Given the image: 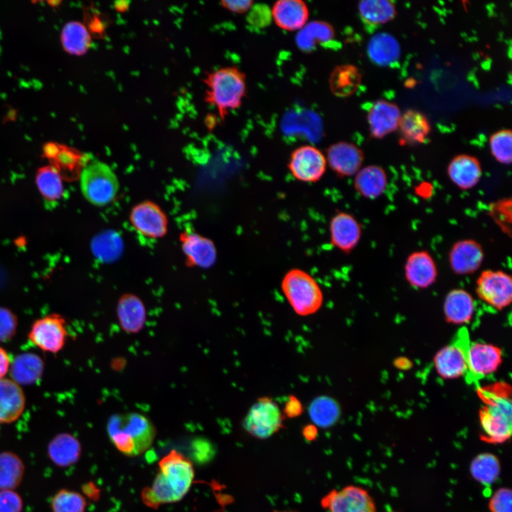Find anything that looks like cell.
Wrapping results in <instances>:
<instances>
[{
  "label": "cell",
  "instance_id": "1",
  "mask_svg": "<svg viewBox=\"0 0 512 512\" xmlns=\"http://www.w3.org/2000/svg\"><path fill=\"white\" fill-rule=\"evenodd\" d=\"M194 478L192 462L180 452L172 450L159 463V471L151 488L142 492L144 502L150 507L181 500Z\"/></svg>",
  "mask_w": 512,
  "mask_h": 512
},
{
  "label": "cell",
  "instance_id": "2",
  "mask_svg": "<svg viewBox=\"0 0 512 512\" xmlns=\"http://www.w3.org/2000/svg\"><path fill=\"white\" fill-rule=\"evenodd\" d=\"M510 393V387L504 383L478 389V394L484 402L479 413L482 441L501 444L511 438L512 407Z\"/></svg>",
  "mask_w": 512,
  "mask_h": 512
},
{
  "label": "cell",
  "instance_id": "3",
  "mask_svg": "<svg viewBox=\"0 0 512 512\" xmlns=\"http://www.w3.org/2000/svg\"><path fill=\"white\" fill-rule=\"evenodd\" d=\"M203 80L206 85L205 101L217 109L222 120L241 106L247 85L245 74L238 68H220L208 73Z\"/></svg>",
  "mask_w": 512,
  "mask_h": 512
},
{
  "label": "cell",
  "instance_id": "4",
  "mask_svg": "<svg viewBox=\"0 0 512 512\" xmlns=\"http://www.w3.org/2000/svg\"><path fill=\"white\" fill-rule=\"evenodd\" d=\"M108 435L115 447L127 456H137L154 442L156 430L144 415L128 412L112 415L107 423Z\"/></svg>",
  "mask_w": 512,
  "mask_h": 512
},
{
  "label": "cell",
  "instance_id": "5",
  "mask_svg": "<svg viewBox=\"0 0 512 512\" xmlns=\"http://www.w3.org/2000/svg\"><path fill=\"white\" fill-rule=\"evenodd\" d=\"M281 288L293 310L300 316L316 313L323 304L324 296L319 284L302 269L288 270L282 279Z\"/></svg>",
  "mask_w": 512,
  "mask_h": 512
},
{
  "label": "cell",
  "instance_id": "6",
  "mask_svg": "<svg viewBox=\"0 0 512 512\" xmlns=\"http://www.w3.org/2000/svg\"><path fill=\"white\" fill-rule=\"evenodd\" d=\"M80 189L85 199L96 206H105L117 196L119 184L117 175L107 164L95 160L80 171Z\"/></svg>",
  "mask_w": 512,
  "mask_h": 512
},
{
  "label": "cell",
  "instance_id": "7",
  "mask_svg": "<svg viewBox=\"0 0 512 512\" xmlns=\"http://www.w3.org/2000/svg\"><path fill=\"white\" fill-rule=\"evenodd\" d=\"M283 421L284 416L277 404L270 398H262L251 406L243 426L252 436L266 439L284 427Z\"/></svg>",
  "mask_w": 512,
  "mask_h": 512
},
{
  "label": "cell",
  "instance_id": "8",
  "mask_svg": "<svg viewBox=\"0 0 512 512\" xmlns=\"http://www.w3.org/2000/svg\"><path fill=\"white\" fill-rule=\"evenodd\" d=\"M476 292L491 307L501 310L511 302L512 278L503 270H486L476 281Z\"/></svg>",
  "mask_w": 512,
  "mask_h": 512
},
{
  "label": "cell",
  "instance_id": "9",
  "mask_svg": "<svg viewBox=\"0 0 512 512\" xmlns=\"http://www.w3.org/2000/svg\"><path fill=\"white\" fill-rule=\"evenodd\" d=\"M321 505L328 512H377L368 491L355 485L331 490L321 498Z\"/></svg>",
  "mask_w": 512,
  "mask_h": 512
},
{
  "label": "cell",
  "instance_id": "10",
  "mask_svg": "<svg viewBox=\"0 0 512 512\" xmlns=\"http://www.w3.org/2000/svg\"><path fill=\"white\" fill-rule=\"evenodd\" d=\"M326 166L325 155L312 145H302L294 149L287 164L292 176L304 183L319 181L324 176Z\"/></svg>",
  "mask_w": 512,
  "mask_h": 512
},
{
  "label": "cell",
  "instance_id": "11",
  "mask_svg": "<svg viewBox=\"0 0 512 512\" xmlns=\"http://www.w3.org/2000/svg\"><path fill=\"white\" fill-rule=\"evenodd\" d=\"M67 335L65 319L60 314H51L36 320L28 336L38 348L55 353L63 348Z\"/></svg>",
  "mask_w": 512,
  "mask_h": 512
},
{
  "label": "cell",
  "instance_id": "12",
  "mask_svg": "<svg viewBox=\"0 0 512 512\" xmlns=\"http://www.w3.org/2000/svg\"><path fill=\"white\" fill-rule=\"evenodd\" d=\"M469 343L467 331L462 330L452 343L437 352L434 358V364L441 377L454 379L466 375V353Z\"/></svg>",
  "mask_w": 512,
  "mask_h": 512
},
{
  "label": "cell",
  "instance_id": "13",
  "mask_svg": "<svg viewBox=\"0 0 512 512\" xmlns=\"http://www.w3.org/2000/svg\"><path fill=\"white\" fill-rule=\"evenodd\" d=\"M502 361L501 350L492 344L476 342L469 343L467 353L468 381H478L494 373Z\"/></svg>",
  "mask_w": 512,
  "mask_h": 512
},
{
  "label": "cell",
  "instance_id": "14",
  "mask_svg": "<svg viewBox=\"0 0 512 512\" xmlns=\"http://www.w3.org/2000/svg\"><path fill=\"white\" fill-rule=\"evenodd\" d=\"M130 222L140 235L156 239L167 232L168 220L166 214L156 203L144 201L136 205L131 210Z\"/></svg>",
  "mask_w": 512,
  "mask_h": 512
},
{
  "label": "cell",
  "instance_id": "15",
  "mask_svg": "<svg viewBox=\"0 0 512 512\" xmlns=\"http://www.w3.org/2000/svg\"><path fill=\"white\" fill-rule=\"evenodd\" d=\"M326 163L340 178L351 177L362 168L364 154L357 145L349 142H338L329 146Z\"/></svg>",
  "mask_w": 512,
  "mask_h": 512
},
{
  "label": "cell",
  "instance_id": "16",
  "mask_svg": "<svg viewBox=\"0 0 512 512\" xmlns=\"http://www.w3.org/2000/svg\"><path fill=\"white\" fill-rule=\"evenodd\" d=\"M329 229L331 245L345 254H349L356 247L362 235L359 221L344 211H337L331 217Z\"/></svg>",
  "mask_w": 512,
  "mask_h": 512
},
{
  "label": "cell",
  "instance_id": "17",
  "mask_svg": "<svg viewBox=\"0 0 512 512\" xmlns=\"http://www.w3.org/2000/svg\"><path fill=\"white\" fill-rule=\"evenodd\" d=\"M481 245L474 239H462L455 242L448 254L451 270L456 274L468 275L476 272L484 260Z\"/></svg>",
  "mask_w": 512,
  "mask_h": 512
},
{
  "label": "cell",
  "instance_id": "18",
  "mask_svg": "<svg viewBox=\"0 0 512 512\" xmlns=\"http://www.w3.org/2000/svg\"><path fill=\"white\" fill-rule=\"evenodd\" d=\"M404 274L410 286L416 289H426L436 282L437 266L427 250H416L407 256L404 265Z\"/></svg>",
  "mask_w": 512,
  "mask_h": 512
},
{
  "label": "cell",
  "instance_id": "19",
  "mask_svg": "<svg viewBox=\"0 0 512 512\" xmlns=\"http://www.w3.org/2000/svg\"><path fill=\"white\" fill-rule=\"evenodd\" d=\"M180 240L182 250L188 264L201 268H209L215 263L217 250L210 239L188 231L181 234Z\"/></svg>",
  "mask_w": 512,
  "mask_h": 512
},
{
  "label": "cell",
  "instance_id": "20",
  "mask_svg": "<svg viewBox=\"0 0 512 512\" xmlns=\"http://www.w3.org/2000/svg\"><path fill=\"white\" fill-rule=\"evenodd\" d=\"M447 173L454 185L462 191H467L475 187L480 181L482 168L476 157L461 154L449 161Z\"/></svg>",
  "mask_w": 512,
  "mask_h": 512
},
{
  "label": "cell",
  "instance_id": "21",
  "mask_svg": "<svg viewBox=\"0 0 512 512\" xmlns=\"http://www.w3.org/2000/svg\"><path fill=\"white\" fill-rule=\"evenodd\" d=\"M400 117V110L395 104L383 100H377L367 116L370 136L382 139L395 131Z\"/></svg>",
  "mask_w": 512,
  "mask_h": 512
},
{
  "label": "cell",
  "instance_id": "22",
  "mask_svg": "<svg viewBox=\"0 0 512 512\" xmlns=\"http://www.w3.org/2000/svg\"><path fill=\"white\" fill-rule=\"evenodd\" d=\"M271 14L278 27L293 31L302 29L306 24L309 9L300 0H280L273 5Z\"/></svg>",
  "mask_w": 512,
  "mask_h": 512
},
{
  "label": "cell",
  "instance_id": "23",
  "mask_svg": "<svg viewBox=\"0 0 512 512\" xmlns=\"http://www.w3.org/2000/svg\"><path fill=\"white\" fill-rule=\"evenodd\" d=\"M385 170L378 165L362 167L354 176L353 188L356 193L366 199H376L385 191L388 186Z\"/></svg>",
  "mask_w": 512,
  "mask_h": 512
},
{
  "label": "cell",
  "instance_id": "24",
  "mask_svg": "<svg viewBox=\"0 0 512 512\" xmlns=\"http://www.w3.org/2000/svg\"><path fill=\"white\" fill-rule=\"evenodd\" d=\"M26 405L24 393L13 380L0 379V423H11L23 413Z\"/></svg>",
  "mask_w": 512,
  "mask_h": 512
},
{
  "label": "cell",
  "instance_id": "25",
  "mask_svg": "<svg viewBox=\"0 0 512 512\" xmlns=\"http://www.w3.org/2000/svg\"><path fill=\"white\" fill-rule=\"evenodd\" d=\"M81 451L79 440L66 432L55 435L47 447L50 461L59 467H68L75 464L80 459Z\"/></svg>",
  "mask_w": 512,
  "mask_h": 512
},
{
  "label": "cell",
  "instance_id": "26",
  "mask_svg": "<svg viewBox=\"0 0 512 512\" xmlns=\"http://www.w3.org/2000/svg\"><path fill=\"white\" fill-rule=\"evenodd\" d=\"M400 143L415 145L424 142L431 131L427 117L422 112L408 110L401 114L399 124Z\"/></svg>",
  "mask_w": 512,
  "mask_h": 512
},
{
  "label": "cell",
  "instance_id": "27",
  "mask_svg": "<svg viewBox=\"0 0 512 512\" xmlns=\"http://www.w3.org/2000/svg\"><path fill=\"white\" fill-rule=\"evenodd\" d=\"M474 309V299L467 291L454 289L446 295L444 313L448 322L453 324H466L471 319Z\"/></svg>",
  "mask_w": 512,
  "mask_h": 512
},
{
  "label": "cell",
  "instance_id": "28",
  "mask_svg": "<svg viewBox=\"0 0 512 512\" xmlns=\"http://www.w3.org/2000/svg\"><path fill=\"white\" fill-rule=\"evenodd\" d=\"M367 51L370 59L380 66H387L396 62L401 53L398 40L385 32L376 33L370 39Z\"/></svg>",
  "mask_w": 512,
  "mask_h": 512
},
{
  "label": "cell",
  "instance_id": "29",
  "mask_svg": "<svg viewBox=\"0 0 512 512\" xmlns=\"http://www.w3.org/2000/svg\"><path fill=\"white\" fill-rule=\"evenodd\" d=\"M119 325L127 332L140 331L146 319V311L141 299L133 294L122 296L117 304Z\"/></svg>",
  "mask_w": 512,
  "mask_h": 512
},
{
  "label": "cell",
  "instance_id": "30",
  "mask_svg": "<svg viewBox=\"0 0 512 512\" xmlns=\"http://www.w3.org/2000/svg\"><path fill=\"white\" fill-rule=\"evenodd\" d=\"M359 69L351 64L336 66L330 74L331 92L338 97H348L354 94L361 83Z\"/></svg>",
  "mask_w": 512,
  "mask_h": 512
},
{
  "label": "cell",
  "instance_id": "31",
  "mask_svg": "<svg viewBox=\"0 0 512 512\" xmlns=\"http://www.w3.org/2000/svg\"><path fill=\"white\" fill-rule=\"evenodd\" d=\"M44 364L38 355L23 353L14 360L11 366L12 380L18 385H31L41 377Z\"/></svg>",
  "mask_w": 512,
  "mask_h": 512
},
{
  "label": "cell",
  "instance_id": "32",
  "mask_svg": "<svg viewBox=\"0 0 512 512\" xmlns=\"http://www.w3.org/2000/svg\"><path fill=\"white\" fill-rule=\"evenodd\" d=\"M501 463L498 457L490 452H483L471 461L469 472L479 484L489 486L497 481L501 474Z\"/></svg>",
  "mask_w": 512,
  "mask_h": 512
},
{
  "label": "cell",
  "instance_id": "33",
  "mask_svg": "<svg viewBox=\"0 0 512 512\" xmlns=\"http://www.w3.org/2000/svg\"><path fill=\"white\" fill-rule=\"evenodd\" d=\"M334 34V28L329 23L312 21L299 30L296 37V43L302 51L310 52L316 44L331 40Z\"/></svg>",
  "mask_w": 512,
  "mask_h": 512
},
{
  "label": "cell",
  "instance_id": "34",
  "mask_svg": "<svg viewBox=\"0 0 512 512\" xmlns=\"http://www.w3.org/2000/svg\"><path fill=\"white\" fill-rule=\"evenodd\" d=\"M61 40L64 50L75 55L85 54L92 43L88 29L85 25L78 21H71L65 25Z\"/></svg>",
  "mask_w": 512,
  "mask_h": 512
},
{
  "label": "cell",
  "instance_id": "35",
  "mask_svg": "<svg viewBox=\"0 0 512 512\" xmlns=\"http://www.w3.org/2000/svg\"><path fill=\"white\" fill-rule=\"evenodd\" d=\"M24 464L21 459L9 451L0 452V490H14L22 481Z\"/></svg>",
  "mask_w": 512,
  "mask_h": 512
},
{
  "label": "cell",
  "instance_id": "36",
  "mask_svg": "<svg viewBox=\"0 0 512 512\" xmlns=\"http://www.w3.org/2000/svg\"><path fill=\"white\" fill-rule=\"evenodd\" d=\"M359 14L370 25H380L393 20L397 14L395 4L388 0H364L358 3Z\"/></svg>",
  "mask_w": 512,
  "mask_h": 512
},
{
  "label": "cell",
  "instance_id": "37",
  "mask_svg": "<svg viewBox=\"0 0 512 512\" xmlns=\"http://www.w3.org/2000/svg\"><path fill=\"white\" fill-rule=\"evenodd\" d=\"M309 415L316 425L326 428L333 426L338 420L341 409L334 399L321 396L311 402Z\"/></svg>",
  "mask_w": 512,
  "mask_h": 512
},
{
  "label": "cell",
  "instance_id": "38",
  "mask_svg": "<svg viewBox=\"0 0 512 512\" xmlns=\"http://www.w3.org/2000/svg\"><path fill=\"white\" fill-rule=\"evenodd\" d=\"M36 183L41 195L48 201H56L63 193L60 173L53 166L41 168L36 177Z\"/></svg>",
  "mask_w": 512,
  "mask_h": 512
},
{
  "label": "cell",
  "instance_id": "39",
  "mask_svg": "<svg viewBox=\"0 0 512 512\" xmlns=\"http://www.w3.org/2000/svg\"><path fill=\"white\" fill-rule=\"evenodd\" d=\"M94 255L102 262L117 260L122 252V242L119 235L105 232L93 238L91 243Z\"/></svg>",
  "mask_w": 512,
  "mask_h": 512
},
{
  "label": "cell",
  "instance_id": "40",
  "mask_svg": "<svg viewBox=\"0 0 512 512\" xmlns=\"http://www.w3.org/2000/svg\"><path fill=\"white\" fill-rule=\"evenodd\" d=\"M86 500L80 493L69 490H59L51 499L53 512H85Z\"/></svg>",
  "mask_w": 512,
  "mask_h": 512
},
{
  "label": "cell",
  "instance_id": "41",
  "mask_svg": "<svg viewBox=\"0 0 512 512\" xmlns=\"http://www.w3.org/2000/svg\"><path fill=\"white\" fill-rule=\"evenodd\" d=\"M490 151L500 164L509 165L512 160V133L510 129H501L494 133L489 139Z\"/></svg>",
  "mask_w": 512,
  "mask_h": 512
},
{
  "label": "cell",
  "instance_id": "42",
  "mask_svg": "<svg viewBox=\"0 0 512 512\" xmlns=\"http://www.w3.org/2000/svg\"><path fill=\"white\" fill-rule=\"evenodd\" d=\"M512 200L511 198H500L489 206V215L503 233H511Z\"/></svg>",
  "mask_w": 512,
  "mask_h": 512
},
{
  "label": "cell",
  "instance_id": "43",
  "mask_svg": "<svg viewBox=\"0 0 512 512\" xmlns=\"http://www.w3.org/2000/svg\"><path fill=\"white\" fill-rule=\"evenodd\" d=\"M58 171L60 169L69 170L80 167L83 161V156L74 148L65 145H59V149L55 158L52 160Z\"/></svg>",
  "mask_w": 512,
  "mask_h": 512
},
{
  "label": "cell",
  "instance_id": "44",
  "mask_svg": "<svg viewBox=\"0 0 512 512\" xmlns=\"http://www.w3.org/2000/svg\"><path fill=\"white\" fill-rule=\"evenodd\" d=\"M512 492L511 489L501 487L490 497L489 509L490 512H512Z\"/></svg>",
  "mask_w": 512,
  "mask_h": 512
},
{
  "label": "cell",
  "instance_id": "45",
  "mask_svg": "<svg viewBox=\"0 0 512 512\" xmlns=\"http://www.w3.org/2000/svg\"><path fill=\"white\" fill-rule=\"evenodd\" d=\"M17 318L9 309L0 307V342L10 340L16 334Z\"/></svg>",
  "mask_w": 512,
  "mask_h": 512
},
{
  "label": "cell",
  "instance_id": "46",
  "mask_svg": "<svg viewBox=\"0 0 512 512\" xmlns=\"http://www.w3.org/2000/svg\"><path fill=\"white\" fill-rule=\"evenodd\" d=\"M21 496L15 491L0 490V512H22Z\"/></svg>",
  "mask_w": 512,
  "mask_h": 512
},
{
  "label": "cell",
  "instance_id": "47",
  "mask_svg": "<svg viewBox=\"0 0 512 512\" xmlns=\"http://www.w3.org/2000/svg\"><path fill=\"white\" fill-rule=\"evenodd\" d=\"M271 11L266 5L257 4L250 9L247 20L250 24L256 27H265L271 21Z\"/></svg>",
  "mask_w": 512,
  "mask_h": 512
},
{
  "label": "cell",
  "instance_id": "48",
  "mask_svg": "<svg viewBox=\"0 0 512 512\" xmlns=\"http://www.w3.org/2000/svg\"><path fill=\"white\" fill-rule=\"evenodd\" d=\"M252 1H222L220 4L227 10L235 13L243 14L249 11L253 6Z\"/></svg>",
  "mask_w": 512,
  "mask_h": 512
},
{
  "label": "cell",
  "instance_id": "49",
  "mask_svg": "<svg viewBox=\"0 0 512 512\" xmlns=\"http://www.w3.org/2000/svg\"><path fill=\"white\" fill-rule=\"evenodd\" d=\"M303 411L302 405L295 397L291 396L285 404L284 413L288 417L299 416Z\"/></svg>",
  "mask_w": 512,
  "mask_h": 512
},
{
  "label": "cell",
  "instance_id": "50",
  "mask_svg": "<svg viewBox=\"0 0 512 512\" xmlns=\"http://www.w3.org/2000/svg\"><path fill=\"white\" fill-rule=\"evenodd\" d=\"M194 449L196 454H199V459L210 458L212 456L213 448L208 442L205 439H198L193 443Z\"/></svg>",
  "mask_w": 512,
  "mask_h": 512
},
{
  "label": "cell",
  "instance_id": "51",
  "mask_svg": "<svg viewBox=\"0 0 512 512\" xmlns=\"http://www.w3.org/2000/svg\"><path fill=\"white\" fill-rule=\"evenodd\" d=\"M433 185L428 181L420 182L415 187V193L423 199H428L433 194Z\"/></svg>",
  "mask_w": 512,
  "mask_h": 512
},
{
  "label": "cell",
  "instance_id": "52",
  "mask_svg": "<svg viewBox=\"0 0 512 512\" xmlns=\"http://www.w3.org/2000/svg\"><path fill=\"white\" fill-rule=\"evenodd\" d=\"M10 366V359L6 351L0 347V379L4 378Z\"/></svg>",
  "mask_w": 512,
  "mask_h": 512
},
{
  "label": "cell",
  "instance_id": "53",
  "mask_svg": "<svg viewBox=\"0 0 512 512\" xmlns=\"http://www.w3.org/2000/svg\"><path fill=\"white\" fill-rule=\"evenodd\" d=\"M90 30L95 33L102 35L105 32V24L97 16H94L91 21Z\"/></svg>",
  "mask_w": 512,
  "mask_h": 512
},
{
  "label": "cell",
  "instance_id": "54",
  "mask_svg": "<svg viewBox=\"0 0 512 512\" xmlns=\"http://www.w3.org/2000/svg\"><path fill=\"white\" fill-rule=\"evenodd\" d=\"M302 434L307 441L311 442L317 437V428L314 425H306L302 430Z\"/></svg>",
  "mask_w": 512,
  "mask_h": 512
},
{
  "label": "cell",
  "instance_id": "55",
  "mask_svg": "<svg viewBox=\"0 0 512 512\" xmlns=\"http://www.w3.org/2000/svg\"><path fill=\"white\" fill-rule=\"evenodd\" d=\"M129 1H117L114 2V9L120 13L125 12L129 7Z\"/></svg>",
  "mask_w": 512,
  "mask_h": 512
},
{
  "label": "cell",
  "instance_id": "56",
  "mask_svg": "<svg viewBox=\"0 0 512 512\" xmlns=\"http://www.w3.org/2000/svg\"><path fill=\"white\" fill-rule=\"evenodd\" d=\"M274 512H298L294 511H275Z\"/></svg>",
  "mask_w": 512,
  "mask_h": 512
},
{
  "label": "cell",
  "instance_id": "57",
  "mask_svg": "<svg viewBox=\"0 0 512 512\" xmlns=\"http://www.w3.org/2000/svg\"><path fill=\"white\" fill-rule=\"evenodd\" d=\"M388 512H398V511H388Z\"/></svg>",
  "mask_w": 512,
  "mask_h": 512
}]
</instances>
